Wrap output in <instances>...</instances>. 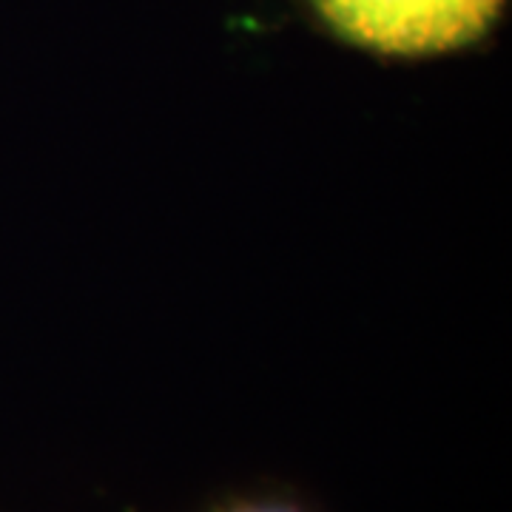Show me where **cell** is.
Returning <instances> with one entry per match:
<instances>
[{
	"label": "cell",
	"mask_w": 512,
	"mask_h": 512,
	"mask_svg": "<svg viewBox=\"0 0 512 512\" xmlns=\"http://www.w3.org/2000/svg\"><path fill=\"white\" fill-rule=\"evenodd\" d=\"M342 40L390 57H424L476 43L507 0H311Z\"/></svg>",
	"instance_id": "cell-1"
},
{
	"label": "cell",
	"mask_w": 512,
	"mask_h": 512,
	"mask_svg": "<svg viewBox=\"0 0 512 512\" xmlns=\"http://www.w3.org/2000/svg\"><path fill=\"white\" fill-rule=\"evenodd\" d=\"M245 512H282V510H245Z\"/></svg>",
	"instance_id": "cell-2"
}]
</instances>
